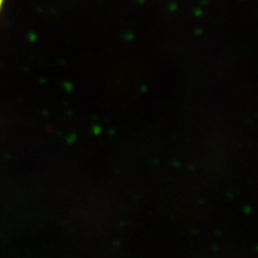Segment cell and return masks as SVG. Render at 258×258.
<instances>
[{
	"label": "cell",
	"mask_w": 258,
	"mask_h": 258,
	"mask_svg": "<svg viewBox=\"0 0 258 258\" xmlns=\"http://www.w3.org/2000/svg\"><path fill=\"white\" fill-rule=\"evenodd\" d=\"M3 3H4V0H0V9H2V6H3Z\"/></svg>",
	"instance_id": "6da1fadb"
}]
</instances>
